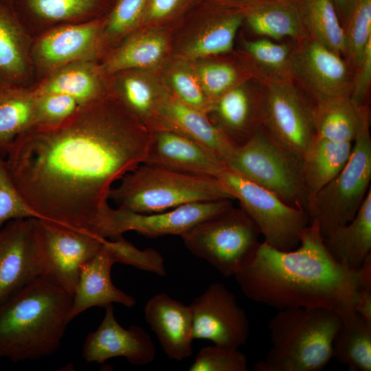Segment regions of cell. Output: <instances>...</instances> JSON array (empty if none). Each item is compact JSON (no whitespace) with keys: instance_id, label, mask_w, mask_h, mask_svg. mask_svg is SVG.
Instances as JSON below:
<instances>
[{"instance_id":"cell-1","label":"cell","mask_w":371,"mask_h":371,"mask_svg":"<svg viewBox=\"0 0 371 371\" xmlns=\"http://www.w3.org/2000/svg\"><path fill=\"white\" fill-rule=\"evenodd\" d=\"M150 137L109 94L80 106L57 126L31 128L5 155L15 186L38 218L100 237L112 186L144 162Z\"/></svg>"},{"instance_id":"cell-2","label":"cell","mask_w":371,"mask_h":371,"mask_svg":"<svg viewBox=\"0 0 371 371\" xmlns=\"http://www.w3.org/2000/svg\"><path fill=\"white\" fill-rule=\"evenodd\" d=\"M234 276L247 298L278 311L326 308L342 320L356 313L358 269H350L332 257L315 220L302 231L300 244L292 250L260 243L251 262Z\"/></svg>"},{"instance_id":"cell-3","label":"cell","mask_w":371,"mask_h":371,"mask_svg":"<svg viewBox=\"0 0 371 371\" xmlns=\"http://www.w3.org/2000/svg\"><path fill=\"white\" fill-rule=\"evenodd\" d=\"M72 295L41 277L0 304V359L35 361L58 350Z\"/></svg>"},{"instance_id":"cell-4","label":"cell","mask_w":371,"mask_h":371,"mask_svg":"<svg viewBox=\"0 0 371 371\" xmlns=\"http://www.w3.org/2000/svg\"><path fill=\"white\" fill-rule=\"evenodd\" d=\"M341 324L340 315L326 308L278 311L268 322L271 347L254 370H322L333 357V341Z\"/></svg>"},{"instance_id":"cell-5","label":"cell","mask_w":371,"mask_h":371,"mask_svg":"<svg viewBox=\"0 0 371 371\" xmlns=\"http://www.w3.org/2000/svg\"><path fill=\"white\" fill-rule=\"evenodd\" d=\"M221 199L232 198L216 177L183 173L145 163L126 173L109 193V200L117 207L141 214Z\"/></svg>"},{"instance_id":"cell-6","label":"cell","mask_w":371,"mask_h":371,"mask_svg":"<svg viewBox=\"0 0 371 371\" xmlns=\"http://www.w3.org/2000/svg\"><path fill=\"white\" fill-rule=\"evenodd\" d=\"M228 168L308 212L309 199L302 176V158L276 142L261 126L236 147Z\"/></svg>"},{"instance_id":"cell-7","label":"cell","mask_w":371,"mask_h":371,"mask_svg":"<svg viewBox=\"0 0 371 371\" xmlns=\"http://www.w3.org/2000/svg\"><path fill=\"white\" fill-rule=\"evenodd\" d=\"M370 113L366 105L347 163L317 193L308 207L310 221L317 222L322 236L353 219L370 188Z\"/></svg>"},{"instance_id":"cell-8","label":"cell","mask_w":371,"mask_h":371,"mask_svg":"<svg viewBox=\"0 0 371 371\" xmlns=\"http://www.w3.org/2000/svg\"><path fill=\"white\" fill-rule=\"evenodd\" d=\"M260 235L243 210L232 206L199 223L181 238L192 254L229 277L251 262L260 243Z\"/></svg>"},{"instance_id":"cell-9","label":"cell","mask_w":371,"mask_h":371,"mask_svg":"<svg viewBox=\"0 0 371 371\" xmlns=\"http://www.w3.org/2000/svg\"><path fill=\"white\" fill-rule=\"evenodd\" d=\"M240 203L265 242L283 251L296 248L302 231L310 223L308 212L293 207L269 190L227 168L216 177Z\"/></svg>"},{"instance_id":"cell-10","label":"cell","mask_w":371,"mask_h":371,"mask_svg":"<svg viewBox=\"0 0 371 371\" xmlns=\"http://www.w3.org/2000/svg\"><path fill=\"white\" fill-rule=\"evenodd\" d=\"M32 226L39 277L73 295L82 267L105 239L44 218H32Z\"/></svg>"},{"instance_id":"cell-11","label":"cell","mask_w":371,"mask_h":371,"mask_svg":"<svg viewBox=\"0 0 371 371\" xmlns=\"http://www.w3.org/2000/svg\"><path fill=\"white\" fill-rule=\"evenodd\" d=\"M265 86L262 126L279 144L302 158L315 136L313 102L292 78Z\"/></svg>"},{"instance_id":"cell-12","label":"cell","mask_w":371,"mask_h":371,"mask_svg":"<svg viewBox=\"0 0 371 371\" xmlns=\"http://www.w3.org/2000/svg\"><path fill=\"white\" fill-rule=\"evenodd\" d=\"M103 21L104 17L60 26L34 36L31 60L36 82L74 62H100L105 54Z\"/></svg>"},{"instance_id":"cell-13","label":"cell","mask_w":371,"mask_h":371,"mask_svg":"<svg viewBox=\"0 0 371 371\" xmlns=\"http://www.w3.org/2000/svg\"><path fill=\"white\" fill-rule=\"evenodd\" d=\"M289 71L293 80L313 104L350 96L352 70L346 60L309 36L294 43Z\"/></svg>"},{"instance_id":"cell-14","label":"cell","mask_w":371,"mask_h":371,"mask_svg":"<svg viewBox=\"0 0 371 371\" xmlns=\"http://www.w3.org/2000/svg\"><path fill=\"white\" fill-rule=\"evenodd\" d=\"M231 199L199 201L166 211L141 214L111 207L100 230L104 239L114 238L128 231L150 238L167 235L181 237L199 223L232 207Z\"/></svg>"},{"instance_id":"cell-15","label":"cell","mask_w":371,"mask_h":371,"mask_svg":"<svg viewBox=\"0 0 371 371\" xmlns=\"http://www.w3.org/2000/svg\"><path fill=\"white\" fill-rule=\"evenodd\" d=\"M194 339L238 348L249 335V323L236 296L223 284L213 283L190 305Z\"/></svg>"},{"instance_id":"cell-16","label":"cell","mask_w":371,"mask_h":371,"mask_svg":"<svg viewBox=\"0 0 371 371\" xmlns=\"http://www.w3.org/2000/svg\"><path fill=\"white\" fill-rule=\"evenodd\" d=\"M82 358L89 363L102 364L115 357H124L136 366L152 362L156 348L149 334L141 326L123 328L117 321L113 304L105 308V314L98 328L86 337Z\"/></svg>"},{"instance_id":"cell-17","label":"cell","mask_w":371,"mask_h":371,"mask_svg":"<svg viewBox=\"0 0 371 371\" xmlns=\"http://www.w3.org/2000/svg\"><path fill=\"white\" fill-rule=\"evenodd\" d=\"M265 93V86L251 78L218 98L207 115L238 146L262 126Z\"/></svg>"},{"instance_id":"cell-18","label":"cell","mask_w":371,"mask_h":371,"mask_svg":"<svg viewBox=\"0 0 371 371\" xmlns=\"http://www.w3.org/2000/svg\"><path fill=\"white\" fill-rule=\"evenodd\" d=\"M32 218L10 221L0 229V304L39 277Z\"/></svg>"},{"instance_id":"cell-19","label":"cell","mask_w":371,"mask_h":371,"mask_svg":"<svg viewBox=\"0 0 371 371\" xmlns=\"http://www.w3.org/2000/svg\"><path fill=\"white\" fill-rule=\"evenodd\" d=\"M145 164L200 176L217 177L227 166L218 156L172 130L150 132Z\"/></svg>"},{"instance_id":"cell-20","label":"cell","mask_w":371,"mask_h":371,"mask_svg":"<svg viewBox=\"0 0 371 371\" xmlns=\"http://www.w3.org/2000/svg\"><path fill=\"white\" fill-rule=\"evenodd\" d=\"M32 40L14 3L0 0V89L34 85Z\"/></svg>"},{"instance_id":"cell-21","label":"cell","mask_w":371,"mask_h":371,"mask_svg":"<svg viewBox=\"0 0 371 371\" xmlns=\"http://www.w3.org/2000/svg\"><path fill=\"white\" fill-rule=\"evenodd\" d=\"M110 0H14V8L32 37L54 27L106 16Z\"/></svg>"},{"instance_id":"cell-22","label":"cell","mask_w":371,"mask_h":371,"mask_svg":"<svg viewBox=\"0 0 371 371\" xmlns=\"http://www.w3.org/2000/svg\"><path fill=\"white\" fill-rule=\"evenodd\" d=\"M144 315L168 358L181 361L192 355L194 337L190 306L160 293L146 302Z\"/></svg>"},{"instance_id":"cell-23","label":"cell","mask_w":371,"mask_h":371,"mask_svg":"<svg viewBox=\"0 0 371 371\" xmlns=\"http://www.w3.org/2000/svg\"><path fill=\"white\" fill-rule=\"evenodd\" d=\"M163 129L176 131L199 144L227 164L236 146L209 117L177 98L168 89L158 109Z\"/></svg>"},{"instance_id":"cell-24","label":"cell","mask_w":371,"mask_h":371,"mask_svg":"<svg viewBox=\"0 0 371 371\" xmlns=\"http://www.w3.org/2000/svg\"><path fill=\"white\" fill-rule=\"evenodd\" d=\"M114 259L104 243L99 251L82 267L69 313L71 322L89 308H106L113 303L131 308L135 300L112 282Z\"/></svg>"},{"instance_id":"cell-25","label":"cell","mask_w":371,"mask_h":371,"mask_svg":"<svg viewBox=\"0 0 371 371\" xmlns=\"http://www.w3.org/2000/svg\"><path fill=\"white\" fill-rule=\"evenodd\" d=\"M152 72L129 69L108 75L110 93L150 132L163 129L158 109L168 89Z\"/></svg>"},{"instance_id":"cell-26","label":"cell","mask_w":371,"mask_h":371,"mask_svg":"<svg viewBox=\"0 0 371 371\" xmlns=\"http://www.w3.org/2000/svg\"><path fill=\"white\" fill-rule=\"evenodd\" d=\"M169 49V38L164 31L139 28L112 49L100 64L106 75L129 69L153 71L166 61Z\"/></svg>"},{"instance_id":"cell-27","label":"cell","mask_w":371,"mask_h":371,"mask_svg":"<svg viewBox=\"0 0 371 371\" xmlns=\"http://www.w3.org/2000/svg\"><path fill=\"white\" fill-rule=\"evenodd\" d=\"M36 95L56 93L73 98L80 106L109 94V78L96 60H81L67 65L33 86Z\"/></svg>"},{"instance_id":"cell-28","label":"cell","mask_w":371,"mask_h":371,"mask_svg":"<svg viewBox=\"0 0 371 371\" xmlns=\"http://www.w3.org/2000/svg\"><path fill=\"white\" fill-rule=\"evenodd\" d=\"M240 10L250 30L261 37L296 43L308 36L295 0H259Z\"/></svg>"},{"instance_id":"cell-29","label":"cell","mask_w":371,"mask_h":371,"mask_svg":"<svg viewBox=\"0 0 371 371\" xmlns=\"http://www.w3.org/2000/svg\"><path fill=\"white\" fill-rule=\"evenodd\" d=\"M324 245L339 264L359 269L371 256V190L353 219L323 236Z\"/></svg>"},{"instance_id":"cell-30","label":"cell","mask_w":371,"mask_h":371,"mask_svg":"<svg viewBox=\"0 0 371 371\" xmlns=\"http://www.w3.org/2000/svg\"><path fill=\"white\" fill-rule=\"evenodd\" d=\"M352 148V143L315 135L302 157V176L309 205L317 193L343 169Z\"/></svg>"},{"instance_id":"cell-31","label":"cell","mask_w":371,"mask_h":371,"mask_svg":"<svg viewBox=\"0 0 371 371\" xmlns=\"http://www.w3.org/2000/svg\"><path fill=\"white\" fill-rule=\"evenodd\" d=\"M243 20V13L238 9L217 12L183 47L180 57L194 61L232 52Z\"/></svg>"},{"instance_id":"cell-32","label":"cell","mask_w":371,"mask_h":371,"mask_svg":"<svg viewBox=\"0 0 371 371\" xmlns=\"http://www.w3.org/2000/svg\"><path fill=\"white\" fill-rule=\"evenodd\" d=\"M294 43L276 41L261 37L244 40L243 65L251 77L263 85L271 82L291 78L289 71Z\"/></svg>"},{"instance_id":"cell-33","label":"cell","mask_w":371,"mask_h":371,"mask_svg":"<svg viewBox=\"0 0 371 371\" xmlns=\"http://www.w3.org/2000/svg\"><path fill=\"white\" fill-rule=\"evenodd\" d=\"M363 106H357L350 95L314 103L312 116L315 135L335 142L353 143Z\"/></svg>"},{"instance_id":"cell-34","label":"cell","mask_w":371,"mask_h":371,"mask_svg":"<svg viewBox=\"0 0 371 371\" xmlns=\"http://www.w3.org/2000/svg\"><path fill=\"white\" fill-rule=\"evenodd\" d=\"M36 94L32 87L0 89V152L34 126Z\"/></svg>"},{"instance_id":"cell-35","label":"cell","mask_w":371,"mask_h":371,"mask_svg":"<svg viewBox=\"0 0 371 371\" xmlns=\"http://www.w3.org/2000/svg\"><path fill=\"white\" fill-rule=\"evenodd\" d=\"M333 357L351 371H370L371 320L357 313L342 320L333 341Z\"/></svg>"},{"instance_id":"cell-36","label":"cell","mask_w":371,"mask_h":371,"mask_svg":"<svg viewBox=\"0 0 371 371\" xmlns=\"http://www.w3.org/2000/svg\"><path fill=\"white\" fill-rule=\"evenodd\" d=\"M308 36L345 59L344 29L333 0H299Z\"/></svg>"},{"instance_id":"cell-37","label":"cell","mask_w":371,"mask_h":371,"mask_svg":"<svg viewBox=\"0 0 371 371\" xmlns=\"http://www.w3.org/2000/svg\"><path fill=\"white\" fill-rule=\"evenodd\" d=\"M192 63L203 92L212 104L231 89L252 78L243 64L233 61L210 58Z\"/></svg>"},{"instance_id":"cell-38","label":"cell","mask_w":371,"mask_h":371,"mask_svg":"<svg viewBox=\"0 0 371 371\" xmlns=\"http://www.w3.org/2000/svg\"><path fill=\"white\" fill-rule=\"evenodd\" d=\"M148 3V0H113L103 21L104 57L126 36L140 27Z\"/></svg>"},{"instance_id":"cell-39","label":"cell","mask_w":371,"mask_h":371,"mask_svg":"<svg viewBox=\"0 0 371 371\" xmlns=\"http://www.w3.org/2000/svg\"><path fill=\"white\" fill-rule=\"evenodd\" d=\"M168 89L184 104L206 114L212 102L203 92L192 61L179 58L168 68L166 74Z\"/></svg>"},{"instance_id":"cell-40","label":"cell","mask_w":371,"mask_h":371,"mask_svg":"<svg viewBox=\"0 0 371 371\" xmlns=\"http://www.w3.org/2000/svg\"><path fill=\"white\" fill-rule=\"evenodd\" d=\"M344 29L345 60L354 71L371 42V0H356Z\"/></svg>"},{"instance_id":"cell-41","label":"cell","mask_w":371,"mask_h":371,"mask_svg":"<svg viewBox=\"0 0 371 371\" xmlns=\"http://www.w3.org/2000/svg\"><path fill=\"white\" fill-rule=\"evenodd\" d=\"M104 244L109 250L115 262L131 265L161 276L166 273L164 258L154 249H139L122 235L110 240L105 239Z\"/></svg>"},{"instance_id":"cell-42","label":"cell","mask_w":371,"mask_h":371,"mask_svg":"<svg viewBox=\"0 0 371 371\" xmlns=\"http://www.w3.org/2000/svg\"><path fill=\"white\" fill-rule=\"evenodd\" d=\"M28 218L38 216L18 190L0 152V229L10 221Z\"/></svg>"},{"instance_id":"cell-43","label":"cell","mask_w":371,"mask_h":371,"mask_svg":"<svg viewBox=\"0 0 371 371\" xmlns=\"http://www.w3.org/2000/svg\"><path fill=\"white\" fill-rule=\"evenodd\" d=\"M247 359L238 348L214 345L202 348L190 371H247Z\"/></svg>"},{"instance_id":"cell-44","label":"cell","mask_w":371,"mask_h":371,"mask_svg":"<svg viewBox=\"0 0 371 371\" xmlns=\"http://www.w3.org/2000/svg\"><path fill=\"white\" fill-rule=\"evenodd\" d=\"M80 105L71 97L56 93L36 95L34 127L57 126L69 117Z\"/></svg>"},{"instance_id":"cell-45","label":"cell","mask_w":371,"mask_h":371,"mask_svg":"<svg viewBox=\"0 0 371 371\" xmlns=\"http://www.w3.org/2000/svg\"><path fill=\"white\" fill-rule=\"evenodd\" d=\"M353 71L350 98L357 106L362 107L367 105L371 87V42Z\"/></svg>"},{"instance_id":"cell-46","label":"cell","mask_w":371,"mask_h":371,"mask_svg":"<svg viewBox=\"0 0 371 371\" xmlns=\"http://www.w3.org/2000/svg\"><path fill=\"white\" fill-rule=\"evenodd\" d=\"M183 0H148L139 28L164 21L179 8Z\"/></svg>"},{"instance_id":"cell-47","label":"cell","mask_w":371,"mask_h":371,"mask_svg":"<svg viewBox=\"0 0 371 371\" xmlns=\"http://www.w3.org/2000/svg\"><path fill=\"white\" fill-rule=\"evenodd\" d=\"M359 286L355 301V311L359 315L371 320V274L359 275Z\"/></svg>"},{"instance_id":"cell-48","label":"cell","mask_w":371,"mask_h":371,"mask_svg":"<svg viewBox=\"0 0 371 371\" xmlns=\"http://www.w3.org/2000/svg\"><path fill=\"white\" fill-rule=\"evenodd\" d=\"M344 26L356 0H333Z\"/></svg>"},{"instance_id":"cell-49","label":"cell","mask_w":371,"mask_h":371,"mask_svg":"<svg viewBox=\"0 0 371 371\" xmlns=\"http://www.w3.org/2000/svg\"><path fill=\"white\" fill-rule=\"evenodd\" d=\"M224 4L236 7L238 10H242L259 0H220Z\"/></svg>"},{"instance_id":"cell-50","label":"cell","mask_w":371,"mask_h":371,"mask_svg":"<svg viewBox=\"0 0 371 371\" xmlns=\"http://www.w3.org/2000/svg\"><path fill=\"white\" fill-rule=\"evenodd\" d=\"M8 1H11L12 3H14V0H8Z\"/></svg>"}]
</instances>
